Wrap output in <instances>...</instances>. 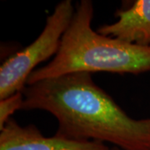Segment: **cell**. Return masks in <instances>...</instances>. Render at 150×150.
<instances>
[{"label":"cell","mask_w":150,"mask_h":150,"mask_svg":"<svg viewBox=\"0 0 150 150\" xmlns=\"http://www.w3.org/2000/svg\"><path fill=\"white\" fill-rule=\"evenodd\" d=\"M118 21L97 32L127 43L150 47V0H136L127 9L117 11Z\"/></svg>","instance_id":"obj_5"},{"label":"cell","mask_w":150,"mask_h":150,"mask_svg":"<svg viewBox=\"0 0 150 150\" xmlns=\"http://www.w3.org/2000/svg\"><path fill=\"white\" fill-rule=\"evenodd\" d=\"M93 5L78 4L59 52L48 64L34 70L27 85L64 75L95 72L140 74L150 72V47L127 43L92 28Z\"/></svg>","instance_id":"obj_2"},{"label":"cell","mask_w":150,"mask_h":150,"mask_svg":"<svg viewBox=\"0 0 150 150\" xmlns=\"http://www.w3.org/2000/svg\"><path fill=\"white\" fill-rule=\"evenodd\" d=\"M23 103L22 92L16 93L0 100V130L4 128L11 115L17 110H21Z\"/></svg>","instance_id":"obj_6"},{"label":"cell","mask_w":150,"mask_h":150,"mask_svg":"<svg viewBox=\"0 0 150 150\" xmlns=\"http://www.w3.org/2000/svg\"><path fill=\"white\" fill-rule=\"evenodd\" d=\"M71 0H63L47 18L45 26L37 38L27 47L18 51L0 67V100L22 92L38 64L55 56L62 38L74 14Z\"/></svg>","instance_id":"obj_3"},{"label":"cell","mask_w":150,"mask_h":150,"mask_svg":"<svg viewBox=\"0 0 150 150\" xmlns=\"http://www.w3.org/2000/svg\"><path fill=\"white\" fill-rule=\"evenodd\" d=\"M109 150H119V149H118V148H112V149H111Z\"/></svg>","instance_id":"obj_7"},{"label":"cell","mask_w":150,"mask_h":150,"mask_svg":"<svg viewBox=\"0 0 150 150\" xmlns=\"http://www.w3.org/2000/svg\"><path fill=\"white\" fill-rule=\"evenodd\" d=\"M0 150H109L104 143L46 137L34 125L21 127L10 118L0 133Z\"/></svg>","instance_id":"obj_4"},{"label":"cell","mask_w":150,"mask_h":150,"mask_svg":"<svg viewBox=\"0 0 150 150\" xmlns=\"http://www.w3.org/2000/svg\"><path fill=\"white\" fill-rule=\"evenodd\" d=\"M21 110H43L57 119L56 135L107 142L123 150H150V118L134 119L93 82L76 73L39 81L22 91Z\"/></svg>","instance_id":"obj_1"}]
</instances>
